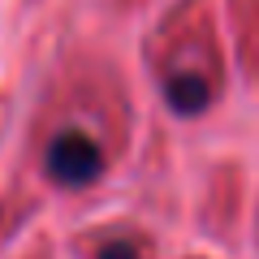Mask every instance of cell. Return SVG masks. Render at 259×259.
Wrapping results in <instances>:
<instances>
[{"instance_id":"cell-3","label":"cell","mask_w":259,"mask_h":259,"mask_svg":"<svg viewBox=\"0 0 259 259\" xmlns=\"http://www.w3.org/2000/svg\"><path fill=\"white\" fill-rule=\"evenodd\" d=\"M100 259H134V246H125V242H117V246H104Z\"/></svg>"},{"instance_id":"cell-2","label":"cell","mask_w":259,"mask_h":259,"mask_svg":"<svg viewBox=\"0 0 259 259\" xmlns=\"http://www.w3.org/2000/svg\"><path fill=\"white\" fill-rule=\"evenodd\" d=\"M168 95H173V104H177L182 112L203 108V100H207V91H203V82H199V78H177V82L168 87Z\"/></svg>"},{"instance_id":"cell-1","label":"cell","mask_w":259,"mask_h":259,"mask_svg":"<svg viewBox=\"0 0 259 259\" xmlns=\"http://www.w3.org/2000/svg\"><path fill=\"white\" fill-rule=\"evenodd\" d=\"M100 168H104V156L87 134H61L48 151V173L61 186H87L100 177Z\"/></svg>"}]
</instances>
